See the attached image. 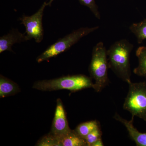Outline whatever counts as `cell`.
<instances>
[{
    "mask_svg": "<svg viewBox=\"0 0 146 146\" xmlns=\"http://www.w3.org/2000/svg\"><path fill=\"white\" fill-rule=\"evenodd\" d=\"M133 47V44L126 39H121L111 45L107 51L109 68L127 83L131 81L129 59Z\"/></svg>",
    "mask_w": 146,
    "mask_h": 146,
    "instance_id": "obj_1",
    "label": "cell"
},
{
    "mask_svg": "<svg viewBox=\"0 0 146 146\" xmlns=\"http://www.w3.org/2000/svg\"><path fill=\"white\" fill-rule=\"evenodd\" d=\"M91 78L84 75L68 76L59 78L35 82L33 89L42 91H54L66 89L76 92L87 88H93Z\"/></svg>",
    "mask_w": 146,
    "mask_h": 146,
    "instance_id": "obj_2",
    "label": "cell"
},
{
    "mask_svg": "<svg viewBox=\"0 0 146 146\" xmlns=\"http://www.w3.org/2000/svg\"><path fill=\"white\" fill-rule=\"evenodd\" d=\"M107 51L104 44L101 42L93 48L89 72L91 78L95 81L93 88L97 92L101 91L109 82Z\"/></svg>",
    "mask_w": 146,
    "mask_h": 146,
    "instance_id": "obj_3",
    "label": "cell"
},
{
    "mask_svg": "<svg viewBox=\"0 0 146 146\" xmlns=\"http://www.w3.org/2000/svg\"><path fill=\"white\" fill-rule=\"evenodd\" d=\"M99 28L98 26L91 28L86 27L74 31L63 38L58 39L56 42L48 47L37 57L36 61L38 63H41L65 52L77 43L82 38L96 31Z\"/></svg>",
    "mask_w": 146,
    "mask_h": 146,
    "instance_id": "obj_4",
    "label": "cell"
},
{
    "mask_svg": "<svg viewBox=\"0 0 146 146\" xmlns=\"http://www.w3.org/2000/svg\"><path fill=\"white\" fill-rule=\"evenodd\" d=\"M129 91L123 104L124 109L146 122V82H128Z\"/></svg>",
    "mask_w": 146,
    "mask_h": 146,
    "instance_id": "obj_5",
    "label": "cell"
},
{
    "mask_svg": "<svg viewBox=\"0 0 146 146\" xmlns=\"http://www.w3.org/2000/svg\"><path fill=\"white\" fill-rule=\"evenodd\" d=\"M46 6L47 3L45 2L33 15L31 16L24 15L20 18L21 24L23 25L25 27V34L28 40L33 39L37 43H40L43 40L44 31L42 19L44 11Z\"/></svg>",
    "mask_w": 146,
    "mask_h": 146,
    "instance_id": "obj_6",
    "label": "cell"
},
{
    "mask_svg": "<svg viewBox=\"0 0 146 146\" xmlns=\"http://www.w3.org/2000/svg\"><path fill=\"white\" fill-rule=\"evenodd\" d=\"M56 102L54 118L49 133L60 139L72 130L69 127L62 101L60 99H58Z\"/></svg>",
    "mask_w": 146,
    "mask_h": 146,
    "instance_id": "obj_7",
    "label": "cell"
},
{
    "mask_svg": "<svg viewBox=\"0 0 146 146\" xmlns=\"http://www.w3.org/2000/svg\"><path fill=\"white\" fill-rule=\"evenodd\" d=\"M28 40L25 33H21L17 29H13L7 34L0 37V53L5 51H12L13 45Z\"/></svg>",
    "mask_w": 146,
    "mask_h": 146,
    "instance_id": "obj_8",
    "label": "cell"
},
{
    "mask_svg": "<svg viewBox=\"0 0 146 146\" xmlns=\"http://www.w3.org/2000/svg\"><path fill=\"white\" fill-rule=\"evenodd\" d=\"M114 118L124 125L127 129L129 137L136 143V146H146V132L142 133L137 130L133 125L134 117L130 121L125 119L117 114H115Z\"/></svg>",
    "mask_w": 146,
    "mask_h": 146,
    "instance_id": "obj_9",
    "label": "cell"
},
{
    "mask_svg": "<svg viewBox=\"0 0 146 146\" xmlns=\"http://www.w3.org/2000/svg\"><path fill=\"white\" fill-rule=\"evenodd\" d=\"M17 84L2 75L0 77V97L1 98L13 96L20 92Z\"/></svg>",
    "mask_w": 146,
    "mask_h": 146,
    "instance_id": "obj_10",
    "label": "cell"
},
{
    "mask_svg": "<svg viewBox=\"0 0 146 146\" xmlns=\"http://www.w3.org/2000/svg\"><path fill=\"white\" fill-rule=\"evenodd\" d=\"M60 139L62 146H87L85 139L80 136L74 130L71 131Z\"/></svg>",
    "mask_w": 146,
    "mask_h": 146,
    "instance_id": "obj_11",
    "label": "cell"
},
{
    "mask_svg": "<svg viewBox=\"0 0 146 146\" xmlns=\"http://www.w3.org/2000/svg\"><path fill=\"white\" fill-rule=\"evenodd\" d=\"M138 65L133 70L135 74L141 77H146V46L139 47L136 51Z\"/></svg>",
    "mask_w": 146,
    "mask_h": 146,
    "instance_id": "obj_12",
    "label": "cell"
},
{
    "mask_svg": "<svg viewBox=\"0 0 146 146\" xmlns=\"http://www.w3.org/2000/svg\"><path fill=\"white\" fill-rule=\"evenodd\" d=\"M129 30L137 38L138 44H141L146 39V19L138 23L132 24Z\"/></svg>",
    "mask_w": 146,
    "mask_h": 146,
    "instance_id": "obj_13",
    "label": "cell"
},
{
    "mask_svg": "<svg viewBox=\"0 0 146 146\" xmlns=\"http://www.w3.org/2000/svg\"><path fill=\"white\" fill-rule=\"evenodd\" d=\"M100 127L99 123L96 120L82 123L76 128L75 131L83 138L94 129Z\"/></svg>",
    "mask_w": 146,
    "mask_h": 146,
    "instance_id": "obj_14",
    "label": "cell"
},
{
    "mask_svg": "<svg viewBox=\"0 0 146 146\" xmlns=\"http://www.w3.org/2000/svg\"><path fill=\"white\" fill-rule=\"evenodd\" d=\"M36 145L38 146H62L60 138L50 133L40 139Z\"/></svg>",
    "mask_w": 146,
    "mask_h": 146,
    "instance_id": "obj_15",
    "label": "cell"
},
{
    "mask_svg": "<svg viewBox=\"0 0 146 146\" xmlns=\"http://www.w3.org/2000/svg\"><path fill=\"white\" fill-rule=\"evenodd\" d=\"M81 5L87 7L93 13L95 17L100 20V13L98 10V7L96 3L95 0H78Z\"/></svg>",
    "mask_w": 146,
    "mask_h": 146,
    "instance_id": "obj_16",
    "label": "cell"
},
{
    "mask_svg": "<svg viewBox=\"0 0 146 146\" xmlns=\"http://www.w3.org/2000/svg\"><path fill=\"white\" fill-rule=\"evenodd\" d=\"M102 133L99 127L94 129L84 138L86 141L87 146H91L95 142L102 138Z\"/></svg>",
    "mask_w": 146,
    "mask_h": 146,
    "instance_id": "obj_17",
    "label": "cell"
},
{
    "mask_svg": "<svg viewBox=\"0 0 146 146\" xmlns=\"http://www.w3.org/2000/svg\"><path fill=\"white\" fill-rule=\"evenodd\" d=\"M104 145L103 143L102 140V138H100L95 142L94 143L92 144L91 146H103Z\"/></svg>",
    "mask_w": 146,
    "mask_h": 146,
    "instance_id": "obj_18",
    "label": "cell"
},
{
    "mask_svg": "<svg viewBox=\"0 0 146 146\" xmlns=\"http://www.w3.org/2000/svg\"><path fill=\"white\" fill-rule=\"evenodd\" d=\"M54 0H50L47 3V6H51L52 4V3L53 1Z\"/></svg>",
    "mask_w": 146,
    "mask_h": 146,
    "instance_id": "obj_19",
    "label": "cell"
}]
</instances>
